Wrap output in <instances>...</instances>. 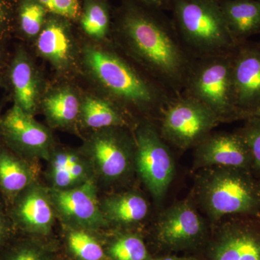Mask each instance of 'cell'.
I'll return each instance as SVG.
<instances>
[{
  "instance_id": "cell-30",
  "label": "cell",
  "mask_w": 260,
  "mask_h": 260,
  "mask_svg": "<svg viewBox=\"0 0 260 260\" xmlns=\"http://www.w3.org/2000/svg\"><path fill=\"white\" fill-rule=\"evenodd\" d=\"M49 13L70 20H78L81 16L79 0H37Z\"/></svg>"
},
{
  "instance_id": "cell-31",
  "label": "cell",
  "mask_w": 260,
  "mask_h": 260,
  "mask_svg": "<svg viewBox=\"0 0 260 260\" xmlns=\"http://www.w3.org/2000/svg\"><path fill=\"white\" fill-rule=\"evenodd\" d=\"M16 230L8 215V210L0 201V249L9 244Z\"/></svg>"
},
{
  "instance_id": "cell-19",
  "label": "cell",
  "mask_w": 260,
  "mask_h": 260,
  "mask_svg": "<svg viewBox=\"0 0 260 260\" xmlns=\"http://www.w3.org/2000/svg\"><path fill=\"white\" fill-rule=\"evenodd\" d=\"M213 260H260V238L245 229L230 231L215 247Z\"/></svg>"
},
{
  "instance_id": "cell-4",
  "label": "cell",
  "mask_w": 260,
  "mask_h": 260,
  "mask_svg": "<svg viewBox=\"0 0 260 260\" xmlns=\"http://www.w3.org/2000/svg\"><path fill=\"white\" fill-rule=\"evenodd\" d=\"M233 52L193 59L181 93L208 107L220 122L242 118L233 87Z\"/></svg>"
},
{
  "instance_id": "cell-15",
  "label": "cell",
  "mask_w": 260,
  "mask_h": 260,
  "mask_svg": "<svg viewBox=\"0 0 260 260\" xmlns=\"http://www.w3.org/2000/svg\"><path fill=\"white\" fill-rule=\"evenodd\" d=\"M47 161L46 177L51 189H71L95 179L93 167L84 153L64 149L52 150Z\"/></svg>"
},
{
  "instance_id": "cell-2",
  "label": "cell",
  "mask_w": 260,
  "mask_h": 260,
  "mask_svg": "<svg viewBox=\"0 0 260 260\" xmlns=\"http://www.w3.org/2000/svg\"><path fill=\"white\" fill-rule=\"evenodd\" d=\"M85 59L100 83L116 100L140 111L153 112L158 119L174 98L119 54L88 48L85 51Z\"/></svg>"
},
{
  "instance_id": "cell-10",
  "label": "cell",
  "mask_w": 260,
  "mask_h": 260,
  "mask_svg": "<svg viewBox=\"0 0 260 260\" xmlns=\"http://www.w3.org/2000/svg\"><path fill=\"white\" fill-rule=\"evenodd\" d=\"M6 208L16 232L47 236L52 231L55 210L49 186L43 185L39 181L22 191Z\"/></svg>"
},
{
  "instance_id": "cell-11",
  "label": "cell",
  "mask_w": 260,
  "mask_h": 260,
  "mask_svg": "<svg viewBox=\"0 0 260 260\" xmlns=\"http://www.w3.org/2000/svg\"><path fill=\"white\" fill-rule=\"evenodd\" d=\"M233 87L236 105L248 119L260 109V44L246 41L233 52Z\"/></svg>"
},
{
  "instance_id": "cell-36",
  "label": "cell",
  "mask_w": 260,
  "mask_h": 260,
  "mask_svg": "<svg viewBox=\"0 0 260 260\" xmlns=\"http://www.w3.org/2000/svg\"></svg>"
},
{
  "instance_id": "cell-16",
  "label": "cell",
  "mask_w": 260,
  "mask_h": 260,
  "mask_svg": "<svg viewBox=\"0 0 260 260\" xmlns=\"http://www.w3.org/2000/svg\"><path fill=\"white\" fill-rule=\"evenodd\" d=\"M37 162L6 149H0V194L6 206L22 191L38 181Z\"/></svg>"
},
{
  "instance_id": "cell-3",
  "label": "cell",
  "mask_w": 260,
  "mask_h": 260,
  "mask_svg": "<svg viewBox=\"0 0 260 260\" xmlns=\"http://www.w3.org/2000/svg\"><path fill=\"white\" fill-rule=\"evenodd\" d=\"M172 19L192 58L228 54L239 44L224 19L220 0H172Z\"/></svg>"
},
{
  "instance_id": "cell-14",
  "label": "cell",
  "mask_w": 260,
  "mask_h": 260,
  "mask_svg": "<svg viewBox=\"0 0 260 260\" xmlns=\"http://www.w3.org/2000/svg\"><path fill=\"white\" fill-rule=\"evenodd\" d=\"M203 232L201 217L187 202L172 205L158 219V239L167 245H185L196 241Z\"/></svg>"
},
{
  "instance_id": "cell-12",
  "label": "cell",
  "mask_w": 260,
  "mask_h": 260,
  "mask_svg": "<svg viewBox=\"0 0 260 260\" xmlns=\"http://www.w3.org/2000/svg\"><path fill=\"white\" fill-rule=\"evenodd\" d=\"M2 128L5 138L20 156L32 161L49 159L53 150L50 133L16 104L2 121Z\"/></svg>"
},
{
  "instance_id": "cell-27",
  "label": "cell",
  "mask_w": 260,
  "mask_h": 260,
  "mask_svg": "<svg viewBox=\"0 0 260 260\" xmlns=\"http://www.w3.org/2000/svg\"><path fill=\"white\" fill-rule=\"evenodd\" d=\"M49 12L37 0H22L19 8V22L22 30L34 37L42 30Z\"/></svg>"
},
{
  "instance_id": "cell-32",
  "label": "cell",
  "mask_w": 260,
  "mask_h": 260,
  "mask_svg": "<svg viewBox=\"0 0 260 260\" xmlns=\"http://www.w3.org/2000/svg\"><path fill=\"white\" fill-rule=\"evenodd\" d=\"M142 3L161 11H170L172 0H140Z\"/></svg>"
},
{
  "instance_id": "cell-13",
  "label": "cell",
  "mask_w": 260,
  "mask_h": 260,
  "mask_svg": "<svg viewBox=\"0 0 260 260\" xmlns=\"http://www.w3.org/2000/svg\"><path fill=\"white\" fill-rule=\"evenodd\" d=\"M195 162L198 167L244 169L251 164V157L245 140L239 132H213L195 147Z\"/></svg>"
},
{
  "instance_id": "cell-20",
  "label": "cell",
  "mask_w": 260,
  "mask_h": 260,
  "mask_svg": "<svg viewBox=\"0 0 260 260\" xmlns=\"http://www.w3.org/2000/svg\"><path fill=\"white\" fill-rule=\"evenodd\" d=\"M44 28L38 39L37 47L41 54L57 64L68 59L70 42L66 25L62 20L51 18L46 20Z\"/></svg>"
},
{
  "instance_id": "cell-29",
  "label": "cell",
  "mask_w": 260,
  "mask_h": 260,
  "mask_svg": "<svg viewBox=\"0 0 260 260\" xmlns=\"http://www.w3.org/2000/svg\"><path fill=\"white\" fill-rule=\"evenodd\" d=\"M245 127L239 131L245 140L250 151L251 162L260 169V119L251 117L247 119Z\"/></svg>"
},
{
  "instance_id": "cell-5",
  "label": "cell",
  "mask_w": 260,
  "mask_h": 260,
  "mask_svg": "<svg viewBox=\"0 0 260 260\" xmlns=\"http://www.w3.org/2000/svg\"><path fill=\"white\" fill-rule=\"evenodd\" d=\"M244 169L210 167L200 181L199 196L203 208L213 218L255 211L260 191Z\"/></svg>"
},
{
  "instance_id": "cell-28",
  "label": "cell",
  "mask_w": 260,
  "mask_h": 260,
  "mask_svg": "<svg viewBox=\"0 0 260 260\" xmlns=\"http://www.w3.org/2000/svg\"><path fill=\"white\" fill-rule=\"evenodd\" d=\"M109 254L114 260H148L146 246L138 236L124 235L117 238L109 247Z\"/></svg>"
},
{
  "instance_id": "cell-26",
  "label": "cell",
  "mask_w": 260,
  "mask_h": 260,
  "mask_svg": "<svg viewBox=\"0 0 260 260\" xmlns=\"http://www.w3.org/2000/svg\"><path fill=\"white\" fill-rule=\"evenodd\" d=\"M2 254L0 260H51L52 250L37 239H27L14 242Z\"/></svg>"
},
{
  "instance_id": "cell-7",
  "label": "cell",
  "mask_w": 260,
  "mask_h": 260,
  "mask_svg": "<svg viewBox=\"0 0 260 260\" xmlns=\"http://www.w3.org/2000/svg\"><path fill=\"white\" fill-rule=\"evenodd\" d=\"M135 166L147 189L157 200H161L170 186L175 164L167 142L158 125L145 121L135 130Z\"/></svg>"
},
{
  "instance_id": "cell-34",
  "label": "cell",
  "mask_w": 260,
  "mask_h": 260,
  "mask_svg": "<svg viewBox=\"0 0 260 260\" xmlns=\"http://www.w3.org/2000/svg\"><path fill=\"white\" fill-rule=\"evenodd\" d=\"M251 117L257 118V119H260V109H259L258 111H256V112H254V114H253L252 115L249 116V118ZM249 118H248V119H249Z\"/></svg>"
},
{
  "instance_id": "cell-22",
  "label": "cell",
  "mask_w": 260,
  "mask_h": 260,
  "mask_svg": "<svg viewBox=\"0 0 260 260\" xmlns=\"http://www.w3.org/2000/svg\"><path fill=\"white\" fill-rule=\"evenodd\" d=\"M16 104L23 111L31 114L37 104V85L32 68L25 59H17L11 72Z\"/></svg>"
},
{
  "instance_id": "cell-18",
  "label": "cell",
  "mask_w": 260,
  "mask_h": 260,
  "mask_svg": "<svg viewBox=\"0 0 260 260\" xmlns=\"http://www.w3.org/2000/svg\"><path fill=\"white\" fill-rule=\"evenodd\" d=\"M104 218L109 224L128 225L143 221L148 214L147 200L134 191L109 195L100 200Z\"/></svg>"
},
{
  "instance_id": "cell-1",
  "label": "cell",
  "mask_w": 260,
  "mask_h": 260,
  "mask_svg": "<svg viewBox=\"0 0 260 260\" xmlns=\"http://www.w3.org/2000/svg\"><path fill=\"white\" fill-rule=\"evenodd\" d=\"M118 32L130 54L172 96L180 95L192 62L172 18L140 0H123Z\"/></svg>"
},
{
  "instance_id": "cell-23",
  "label": "cell",
  "mask_w": 260,
  "mask_h": 260,
  "mask_svg": "<svg viewBox=\"0 0 260 260\" xmlns=\"http://www.w3.org/2000/svg\"><path fill=\"white\" fill-rule=\"evenodd\" d=\"M44 111L51 124L64 126L72 124L80 113L78 99L69 90H61L44 100Z\"/></svg>"
},
{
  "instance_id": "cell-9",
  "label": "cell",
  "mask_w": 260,
  "mask_h": 260,
  "mask_svg": "<svg viewBox=\"0 0 260 260\" xmlns=\"http://www.w3.org/2000/svg\"><path fill=\"white\" fill-rule=\"evenodd\" d=\"M49 189L56 217L67 227L92 232L109 225L101 208L96 179L71 189Z\"/></svg>"
},
{
  "instance_id": "cell-6",
  "label": "cell",
  "mask_w": 260,
  "mask_h": 260,
  "mask_svg": "<svg viewBox=\"0 0 260 260\" xmlns=\"http://www.w3.org/2000/svg\"><path fill=\"white\" fill-rule=\"evenodd\" d=\"M162 139L178 148L196 147L215 126L218 116L203 104L186 95L172 98L158 119Z\"/></svg>"
},
{
  "instance_id": "cell-17",
  "label": "cell",
  "mask_w": 260,
  "mask_h": 260,
  "mask_svg": "<svg viewBox=\"0 0 260 260\" xmlns=\"http://www.w3.org/2000/svg\"><path fill=\"white\" fill-rule=\"evenodd\" d=\"M228 28L238 44L260 34V0H220Z\"/></svg>"
},
{
  "instance_id": "cell-8",
  "label": "cell",
  "mask_w": 260,
  "mask_h": 260,
  "mask_svg": "<svg viewBox=\"0 0 260 260\" xmlns=\"http://www.w3.org/2000/svg\"><path fill=\"white\" fill-rule=\"evenodd\" d=\"M104 129L87 145L84 154L93 167L95 179L107 184L116 182L127 175L135 164V140L119 129Z\"/></svg>"
},
{
  "instance_id": "cell-21",
  "label": "cell",
  "mask_w": 260,
  "mask_h": 260,
  "mask_svg": "<svg viewBox=\"0 0 260 260\" xmlns=\"http://www.w3.org/2000/svg\"><path fill=\"white\" fill-rule=\"evenodd\" d=\"M80 112L84 124L91 129L124 127L128 124L124 113L107 100L88 98L83 102Z\"/></svg>"
},
{
  "instance_id": "cell-35",
  "label": "cell",
  "mask_w": 260,
  "mask_h": 260,
  "mask_svg": "<svg viewBox=\"0 0 260 260\" xmlns=\"http://www.w3.org/2000/svg\"><path fill=\"white\" fill-rule=\"evenodd\" d=\"M160 260H189L187 259H183V258H177V257H166L164 259Z\"/></svg>"
},
{
  "instance_id": "cell-33",
  "label": "cell",
  "mask_w": 260,
  "mask_h": 260,
  "mask_svg": "<svg viewBox=\"0 0 260 260\" xmlns=\"http://www.w3.org/2000/svg\"><path fill=\"white\" fill-rule=\"evenodd\" d=\"M9 19V6L6 0H0V28Z\"/></svg>"
},
{
  "instance_id": "cell-24",
  "label": "cell",
  "mask_w": 260,
  "mask_h": 260,
  "mask_svg": "<svg viewBox=\"0 0 260 260\" xmlns=\"http://www.w3.org/2000/svg\"><path fill=\"white\" fill-rule=\"evenodd\" d=\"M80 22L85 34L95 39H104L111 24L110 12L107 3L103 0H85Z\"/></svg>"
},
{
  "instance_id": "cell-25",
  "label": "cell",
  "mask_w": 260,
  "mask_h": 260,
  "mask_svg": "<svg viewBox=\"0 0 260 260\" xmlns=\"http://www.w3.org/2000/svg\"><path fill=\"white\" fill-rule=\"evenodd\" d=\"M67 244L70 252L78 260H104L105 253L88 231L68 228Z\"/></svg>"
}]
</instances>
